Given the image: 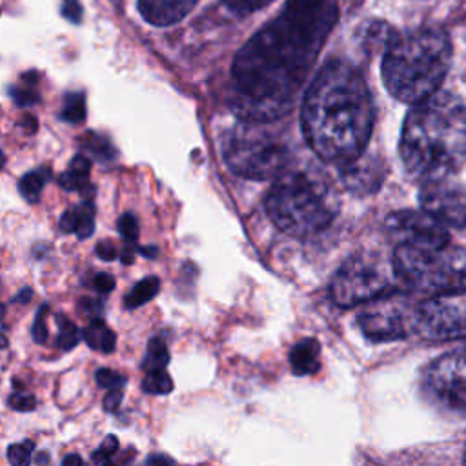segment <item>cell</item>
<instances>
[{
  "label": "cell",
  "instance_id": "5",
  "mask_svg": "<svg viewBox=\"0 0 466 466\" xmlns=\"http://www.w3.org/2000/svg\"><path fill=\"white\" fill-rule=\"evenodd\" d=\"M266 211L280 231L304 238L331 224L339 211V200L331 184L320 175L282 171L266 197Z\"/></svg>",
  "mask_w": 466,
  "mask_h": 466
},
{
  "label": "cell",
  "instance_id": "52",
  "mask_svg": "<svg viewBox=\"0 0 466 466\" xmlns=\"http://www.w3.org/2000/svg\"><path fill=\"white\" fill-rule=\"evenodd\" d=\"M464 462H466V451H464Z\"/></svg>",
  "mask_w": 466,
  "mask_h": 466
},
{
  "label": "cell",
  "instance_id": "20",
  "mask_svg": "<svg viewBox=\"0 0 466 466\" xmlns=\"http://www.w3.org/2000/svg\"><path fill=\"white\" fill-rule=\"evenodd\" d=\"M169 362V351L166 342L160 337H153L147 342V353L142 360V368L144 371H151V370H166Z\"/></svg>",
  "mask_w": 466,
  "mask_h": 466
},
{
  "label": "cell",
  "instance_id": "30",
  "mask_svg": "<svg viewBox=\"0 0 466 466\" xmlns=\"http://www.w3.org/2000/svg\"><path fill=\"white\" fill-rule=\"evenodd\" d=\"M118 233L120 237L131 244L138 238V222L135 218V215L131 213H124L120 218H118Z\"/></svg>",
  "mask_w": 466,
  "mask_h": 466
},
{
  "label": "cell",
  "instance_id": "41",
  "mask_svg": "<svg viewBox=\"0 0 466 466\" xmlns=\"http://www.w3.org/2000/svg\"><path fill=\"white\" fill-rule=\"evenodd\" d=\"M80 304H82V309H84L91 319L98 317L100 311H102V304H100L98 300H95V299H82Z\"/></svg>",
  "mask_w": 466,
  "mask_h": 466
},
{
  "label": "cell",
  "instance_id": "16",
  "mask_svg": "<svg viewBox=\"0 0 466 466\" xmlns=\"http://www.w3.org/2000/svg\"><path fill=\"white\" fill-rule=\"evenodd\" d=\"M320 346L315 339L308 337L299 340L289 351V364L295 375H311L319 370Z\"/></svg>",
  "mask_w": 466,
  "mask_h": 466
},
{
  "label": "cell",
  "instance_id": "32",
  "mask_svg": "<svg viewBox=\"0 0 466 466\" xmlns=\"http://www.w3.org/2000/svg\"><path fill=\"white\" fill-rule=\"evenodd\" d=\"M7 406L15 411H33L36 408V399L31 393H11Z\"/></svg>",
  "mask_w": 466,
  "mask_h": 466
},
{
  "label": "cell",
  "instance_id": "3",
  "mask_svg": "<svg viewBox=\"0 0 466 466\" xmlns=\"http://www.w3.org/2000/svg\"><path fill=\"white\" fill-rule=\"evenodd\" d=\"M406 171L420 180L450 178L466 164V106L450 93H433L408 111L400 135Z\"/></svg>",
  "mask_w": 466,
  "mask_h": 466
},
{
  "label": "cell",
  "instance_id": "8",
  "mask_svg": "<svg viewBox=\"0 0 466 466\" xmlns=\"http://www.w3.org/2000/svg\"><path fill=\"white\" fill-rule=\"evenodd\" d=\"M397 288V277L391 262H386L375 253H359L350 257L335 271L329 282V299L342 308L359 306Z\"/></svg>",
  "mask_w": 466,
  "mask_h": 466
},
{
  "label": "cell",
  "instance_id": "9",
  "mask_svg": "<svg viewBox=\"0 0 466 466\" xmlns=\"http://www.w3.org/2000/svg\"><path fill=\"white\" fill-rule=\"evenodd\" d=\"M413 326L428 339L466 337V293H442L420 302Z\"/></svg>",
  "mask_w": 466,
  "mask_h": 466
},
{
  "label": "cell",
  "instance_id": "11",
  "mask_svg": "<svg viewBox=\"0 0 466 466\" xmlns=\"http://www.w3.org/2000/svg\"><path fill=\"white\" fill-rule=\"evenodd\" d=\"M428 386L442 404L466 413V351L446 353L433 360Z\"/></svg>",
  "mask_w": 466,
  "mask_h": 466
},
{
  "label": "cell",
  "instance_id": "51",
  "mask_svg": "<svg viewBox=\"0 0 466 466\" xmlns=\"http://www.w3.org/2000/svg\"><path fill=\"white\" fill-rule=\"evenodd\" d=\"M2 166H4V153L0 151V167H2Z\"/></svg>",
  "mask_w": 466,
  "mask_h": 466
},
{
  "label": "cell",
  "instance_id": "10",
  "mask_svg": "<svg viewBox=\"0 0 466 466\" xmlns=\"http://www.w3.org/2000/svg\"><path fill=\"white\" fill-rule=\"evenodd\" d=\"M388 231L399 238L400 244L430 248V249H444L448 248L450 235L437 218L430 213L402 209L388 215L386 218Z\"/></svg>",
  "mask_w": 466,
  "mask_h": 466
},
{
  "label": "cell",
  "instance_id": "2",
  "mask_svg": "<svg viewBox=\"0 0 466 466\" xmlns=\"http://www.w3.org/2000/svg\"><path fill=\"white\" fill-rule=\"evenodd\" d=\"M373 104L362 75L342 60H329L313 78L302 102V131L326 162L359 157L371 137Z\"/></svg>",
  "mask_w": 466,
  "mask_h": 466
},
{
  "label": "cell",
  "instance_id": "26",
  "mask_svg": "<svg viewBox=\"0 0 466 466\" xmlns=\"http://www.w3.org/2000/svg\"><path fill=\"white\" fill-rule=\"evenodd\" d=\"M271 2L273 0H224V7L233 16H248Z\"/></svg>",
  "mask_w": 466,
  "mask_h": 466
},
{
  "label": "cell",
  "instance_id": "36",
  "mask_svg": "<svg viewBox=\"0 0 466 466\" xmlns=\"http://www.w3.org/2000/svg\"><path fill=\"white\" fill-rule=\"evenodd\" d=\"M95 253H96V257L102 258V260H115L116 255H118V251H116V248L113 246L111 240H102V242H98L96 248H95Z\"/></svg>",
  "mask_w": 466,
  "mask_h": 466
},
{
  "label": "cell",
  "instance_id": "44",
  "mask_svg": "<svg viewBox=\"0 0 466 466\" xmlns=\"http://www.w3.org/2000/svg\"><path fill=\"white\" fill-rule=\"evenodd\" d=\"M24 127L27 133H35L36 129V120L33 115H24Z\"/></svg>",
  "mask_w": 466,
  "mask_h": 466
},
{
  "label": "cell",
  "instance_id": "33",
  "mask_svg": "<svg viewBox=\"0 0 466 466\" xmlns=\"http://www.w3.org/2000/svg\"><path fill=\"white\" fill-rule=\"evenodd\" d=\"M122 399H124L122 390H120V388H111L109 393L104 395L102 406H104V410H106L107 413H116L118 408H120V404H122Z\"/></svg>",
  "mask_w": 466,
  "mask_h": 466
},
{
  "label": "cell",
  "instance_id": "34",
  "mask_svg": "<svg viewBox=\"0 0 466 466\" xmlns=\"http://www.w3.org/2000/svg\"><path fill=\"white\" fill-rule=\"evenodd\" d=\"M13 98L16 102V106L24 107V106L36 104L40 100V95L35 89H31V87H24V89H15L13 91Z\"/></svg>",
  "mask_w": 466,
  "mask_h": 466
},
{
  "label": "cell",
  "instance_id": "19",
  "mask_svg": "<svg viewBox=\"0 0 466 466\" xmlns=\"http://www.w3.org/2000/svg\"><path fill=\"white\" fill-rule=\"evenodd\" d=\"M49 178V169H36V171H29L25 173L20 182H18V191L20 195L27 200V202H38L40 193L44 184Z\"/></svg>",
  "mask_w": 466,
  "mask_h": 466
},
{
  "label": "cell",
  "instance_id": "29",
  "mask_svg": "<svg viewBox=\"0 0 466 466\" xmlns=\"http://www.w3.org/2000/svg\"><path fill=\"white\" fill-rule=\"evenodd\" d=\"M58 184L66 191H76V189H86L87 187V175H82L75 169H67L58 177Z\"/></svg>",
  "mask_w": 466,
  "mask_h": 466
},
{
  "label": "cell",
  "instance_id": "17",
  "mask_svg": "<svg viewBox=\"0 0 466 466\" xmlns=\"http://www.w3.org/2000/svg\"><path fill=\"white\" fill-rule=\"evenodd\" d=\"M82 339L87 342L89 348L104 353H111L116 346L115 333L104 324L100 317L89 320V324L82 329Z\"/></svg>",
  "mask_w": 466,
  "mask_h": 466
},
{
  "label": "cell",
  "instance_id": "38",
  "mask_svg": "<svg viewBox=\"0 0 466 466\" xmlns=\"http://www.w3.org/2000/svg\"><path fill=\"white\" fill-rule=\"evenodd\" d=\"M62 13H64L66 18H69L73 22H78L80 15H82V9H80L76 0H64L62 2Z\"/></svg>",
  "mask_w": 466,
  "mask_h": 466
},
{
  "label": "cell",
  "instance_id": "47",
  "mask_svg": "<svg viewBox=\"0 0 466 466\" xmlns=\"http://www.w3.org/2000/svg\"><path fill=\"white\" fill-rule=\"evenodd\" d=\"M33 461H35L36 464H47V462H49V455L44 453V451H40Z\"/></svg>",
  "mask_w": 466,
  "mask_h": 466
},
{
  "label": "cell",
  "instance_id": "39",
  "mask_svg": "<svg viewBox=\"0 0 466 466\" xmlns=\"http://www.w3.org/2000/svg\"><path fill=\"white\" fill-rule=\"evenodd\" d=\"M69 167H71V169H75V171H78V173H82V175H89L91 160H89V157H86V155L78 153V155H75V157H73V160H71Z\"/></svg>",
  "mask_w": 466,
  "mask_h": 466
},
{
  "label": "cell",
  "instance_id": "28",
  "mask_svg": "<svg viewBox=\"0 0 466 466\" xmlns=\"http://www.w3.org/2000/svg\"><path fill=\"white\" fill-rule=\"evenodd\" d=\"M33 448H35V444L31 441H22L18 444H11L7 448V461L15 466L29 464L31 455H33Z\"/></svg>",
  "mask_w": 466,
  "mask_h": 466
},
{
  "label": "cell",
  "instance_id": "31",
  "mask_svg": "<svg viewBox=\"0 0 466 466\" xmlns=\"http://www.w3.org/2000/svg\"><path fill=\"white\" fill-rule=\"evenodd\" d=\"M95 379H96V384L100 388H106V390H111V388H122L126 384V379L116 373L115 370H109V368H100L96 370L95 373Z\"/></svg>",
  "mask_w": 466,
  "mask_h": 466
},
{
  "label": "cell",
  "instance_id": "35",
  "mask_svg": "<svg viewBox=\"0 0 466 466\" xmlns=\"http://www.w3.org/2000/svg\"><path fill=\"white\" fill-rule=\"evenodd\" d=\"M44 309H46V308H42V309L36 313V319H35V322H33V326H31V337H33V340L38 342V344L46 342V339H47V328H46V322L42 320Z\"/></svg>",
  "mask_w": 466,
  "mask_h": 466
},
{
  "label": "cell",
  "instance_id": "18",
  "mask_svg": "<svg viewBox=\"0 0 466 466\" xmlns=\"http://www.w3.org/2000/svg\"><path fill=\"white\" fill-rule=\"evenodd\" d=\"M158 289H160V280L153 275L146 277L131 288V291L124 299V304L127 309H135V308L149 302L158 293Z\"/></svg>",
  "mask_w": 466,
  "mask_h": 466
},
{
  "label": "cell",
  "instance_id": "6",
  "mask_svg": "<svg viewBox=\"0 0 466 466\" xmlns=\"http://www.w3.org/2000/svg\"><path fill=\"white\" fill-rule=\"evenodd\" d=\"M224 162L238 177L251 180L277 178L289 160L286 142L264 122L244 120L224 137Z\"/></svg>",
  "mask_w": 466,
  "mask_h": 466
},
{
  "label": "cell",
  "instance_id": "43",
  "mask_svg": "<svg viewBox=\"0 0 466 466\" xmlns=\"http://www.w3.org/2000/svg\"><path fill=\"white\" fill-rule=\"evenodd\" d=\"M33 297V289L31 288H24L16 297H15V302H20V304H25L29 302Z\"/></svg>",
  "mask_w": 466,
  "mask_h": 466
},
{
  "label": "cell",
  "instance_id": "42",
  "mask_svg": "<svg viewBox=\"0 0 466 466\" xmlns=\"http://www.w3.org/2000/svg\"><path fill=\"white\" fill-rule=\"evenodd\" d=\"M118 257H120V262L122 264H133V258H135V253H133V248L131 246H126L120 253H118Z\"/></svg>",
  "mask_w": 466,
  "mask_h": 466
},
{
  "label": "cell",
  "instance_id": "23",
  "mask_svg": "<svg viewBox=\"0 0 466 466\" xmlns=\"http://www.w3.org/2000/svg\"><path fill=\"white\" fill-rule=\"evenodd\" d=\"M76 213V228L75 235L78 238H87L95 231V208L91 202H84L76 208H73Z\"/></svg>",
  "mask_w": 466,
  "mask_h": 466
},
{
  "label": "cell",
  "instance_id": "12",
  "mask_svg": "<svg viewBox=\"0 0 466 466\" xmlns=\"http://www.w3.org/2000/svg\"><path fill=\"white\" fill-rule=\"evenodd\" d=\"M419 200L422 209L441 224L451 228L466 226V186L448 178L422 182Z\"/></svg>",
  "mask_w": 466,
  "mask_h": 466
},
{
  "label": "cell",
  "instance_id": "46",
  "mask_svg": "<svg viewBox=\"0 0 466 466\" xmlns=\"http://www.w3.org/2000/svg\"><path fill=\"white\" fill-rule=\"evenodd\" d=\"M138 253H140V255H144V257H149V258H153V257H157V248H155V246L138 248Z\"/></svg>",
  "mask_w": 466,
  "mask_h": 466
},
{
  "label": "cell",
  "instance_id": "13",
  "mask_svg": "<svg viewBox=\"0 0 466 466\" xmlns=\"http://www.w3.org/2000/svg\"><path fill=\"white\" fill-rule=\"evenodd\" d=\"M340 173L346 187L359 195L377 191L384 178L382 164L377 158L364 155V151L350 162H344Z\"/></svg>",
  "mask_w": 466,
  "mask_h": 466
},
{
  "label": "cell",
  "instance_id": "25",
  "mask_svg": "<svg viewBox=\"0 0 466 466\" xmlns=\"http://www.w3.org/2000/svg\"><path fill=\"white\" fill-rule=\"evenodd\" d=\"M56 324L60 326L56 344H58L64 351L73 350V348L80 342V339H82V331H80V329H78L71 320H67L66 317L56 319Z\"/></svg>",
  "mask_w": 466,
  "mask_h": 466
},
{
  "label": "cell",
  "instance_id": "48",
  "mask_svg": "<svg viewBox=\"0 0 466 466\" xmlns=\"http://www.w3.org/2000/svg\"><path fill=\"white\" fill-rule=\"evenodd\" d=\"M147 462H171V459H167V457H160V455H157V457H149V459H147Z\"/></svg>",
  "mask_w": 466,
  "mask_h": 466
},
{
  "label": "cell",
  "instance_id": "40",
  "mask_svg": "<svg viewBox=\"0 0 466 466\" xmlns=\"http://www.w3.org/2000/svg\"><path fill=\"white\" fill-rule=\"evenodd\" d=\"M76 228V213L75 209H67L62 213L60 217V229L66 233H75Z\"/></svg>",
  "mask_w": 466,
  "mask_h": 466
},
{
  "label": "cell",
  "instance_id": "49",
  "mask_svg": "<svg viewBox=\"0 0 466 466\" xmlns=\"http://www.w3.org/2000/svg\"><path fill=\"white\" fill-rule=\"evenodd\" d=\"M4 348H7V339H5V335L0 333V350H4Z\"/></svg>",
  "mask_w": 466,
  "mask_h": 466
},
{
  "label": "cell",
  "instance_id": "14",
  "mask_svg": "<svg viewBox=\"0 0 466 466\" xmlns=\"http://www.w3.org/2000/svg\"><path fill=\"white\" fill-rule=\"evenodd\" d=\"M357 320L362 333L375 342L397 340L402 339L406 333L402 315L393 308L366 309L359 315Z\"/></svg>",
  "mask_w": 466,
  "mask_h": 466
},
{
  "label": "cell",
  "instance_id": "21",
  "mask_svg": "<svg viewBox=\"0 0 466 466\" xmlns=\"http://www.w3.org/2000/svg\"><path fill=\"white\" fill-rule=\"evenodd\" d=\"M142 390L151 395H166L173 390V380L166 370H151L142 379Z\"/></svg>",
  "mask_w": 466,
  "mask_h": 466
},
{
  "label": "cell",
  "instance_id": "27",
  "mask_svg": "<svg viewBox=\"0 0 466 466\" xmlns=\"http://www.w3.org/2000/svg\"><path fill=\"white\" fill-rule=\"evenodd\" d=\"M118 451V439L115 435H107L102 444L91 453V461L95 464H109L111 459L116 455Z\"/></svg>",
  "mask_w": 466,
  "mask_h": 466
},
{
  "label": "cell",
  "instance_id": "45",
  "mask_svg": "<svg viewBox=\"0 0 466 466\" xmlns=\"http://www.w3.org/2000/svg\"><path fill=\"white\" fill-rule=\"evenodd\" d=\"M82 462H84V459L80 455H76V453H71V455L62 459V464H82Z\"/></svg>",
  "mask_w": 466,
  "mask_h": 466
},
{
  "label": "cell",
  "instance_id": "37",
  "mask_svg": "<svg viewBox=\"0 0 466 466\" xmlns=\"http://www.w3.org/2000/svg\"><path fill=\"white\" fill-rule=\"evenodd\" d=\"M93 286L100 293H109L115 288V279L109 273H98L93 280Z\"/></svg>",
  "mask_w": 466,
  "mask_h": 466
},
{
  "label": "cell",
  "instance_id": "4",
  "mask_svg": "<svg viewBox=\"0 0 466 466\" xmlns=\"http://www.w3.org/2000/svg\"><path fill=\"white\" fill-rule=\"evenodd\" d=\"M451 64V42L442 29L419 27L386 44L382 80L400 102L417 104L437 93Z\"/></svg>",
  "mask_w": 466,
  "mask_h": 466
},
{
  "label": "cell",
  "instance_id": "50",
  "mask_svg": "<svg viewBox=\"0 0 466 466\" xmlns=\"http://www.w3.org/2000/svg\"><path fill=\"white\" fill-rule=\"evenodd\" d=\"M4 313H5V308H4V304H2V302H0V319H2V317H4Z\"/></svg>",
  "mask_w": 466,
  "mask_h": 466
},
{
  "label": "cell",
  "instance_id": "22",
  "mask_svg": "<svg viewBox=\"0 0 466 466\" xmlns=\"http://www.w3.org/2000/svg\"><path fill=\"white\" fill-rule=\"evenodd\" d=\"M60 118L69 124H80L86 118V100L82 93H69L66 96Z\"/></svg>",
  "mask_w": 466,
  "mask_h": 466
},
{
  "label": "cell",
  "instance_id": "24",
  "mask_svg": "<svg viewBox=\"0 0 466 466\" xmlns=\"http://www.w3.org/2000/svg\"><path fill=\"white\" fill-rule=\"evenodd\" d=\"M84 147H86L91 155H95L96 158H100V160H104V162H107V160H111V158L115 157V149H113L111 142H109L106 137H102V135L87 133V135L84 137Z\"/></svg>",
  "mask_w": 466,
  "mask_h": 466
},
{
  "label": "cell",
  "instance_id": "7",
  "mask_svg": "<svg viewBox=\"0 0 466 466\" xmlns=\"http://www.w3.org/2000/svg\"><path fill=\"white\" fill-rule=\"evenodd\" d=\"M397 282L415 291H442L466 284V260L444 249L399 244L391 260Z\"/></svg>",
  "mask_w": 466,
  "mask_h": 466
},
{
  "label": "cell",
  "instance_id": "15",
  "mask_svg": "<svg viewBox=\"0 0 466 466\" xmlns=\"http://www.w3.org/2000/svg\"><path fill=\"white\" fill-rule=\"evenodd\" d=\"M198 0H138L142 18L153 25L166 27L180 22Z\"/></svg>",
  "mask_w": 466,
  "mask_h": 466
},
{
  "label": "cell",
  "instance_id": "1",
  "mask_svg": "<svg viewBox=\"0 0 466 466\" xmlns=\"http://www.w3.org/2000/svg\"><path fill=\"white\" fill-rule=\"evenodd\" d=\"M337 18V0H288L237 53L233 109L253 122L288 113Z\"/></svg>",
  "mask_w": 466,
  "mask_h": 466
}]
</instances>
